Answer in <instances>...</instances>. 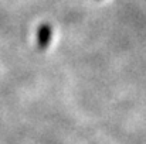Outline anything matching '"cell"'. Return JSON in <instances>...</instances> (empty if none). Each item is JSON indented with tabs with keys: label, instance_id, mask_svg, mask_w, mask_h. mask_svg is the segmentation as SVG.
Instances as JSON below:
<instances>
[{
	"label": "cell",
	"instance_id": "6da1fadb",
	"mask_svg": "<svg viewBox=\"0 0 146 144\" xmlns=\"http://www.w3.org/2000/svg\"><path fill=\"white\" fill-rule=\"evenodd\" d=\"M50 40H51V28H50L48 24H41L40 28H38V47L40 48H46L50 44Z\"/></svg>",
	"mask_w": 146,
	"mask_h": 144
}]
</instances>
